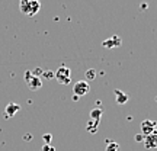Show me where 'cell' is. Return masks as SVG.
I'll return each mask as SVG.
<instances>
[{"label": "cell", "mask_w": 157, "mask_h": 151, "mask_svg": "<svg viewBox=\"0 0 157 151\" xmlns=\"http://www.w3.org/2000/svg\"><path fill=\"white\" fill-rule=\"evenodd\" d=\"M93 77H95V71H93V70H89V71H87V78L92 80Z\"/></svg>", "instance_id": "13"}, {"label": "cell", "mask_w": 157, "mask_h": 151, "mask_svg": "<svg viewBox=\"0 0 157 151\" xmlns=\"http://www.w3.org/2000/svg\"><path fill=\"white\" fill-rule=\"evenodd\" d=\"M51 138H52V137H51V134L50 135H48V134L44 135V140H45V142H47V144H48V142H51Z\"/></svg>", "instance_id": "14"}, {"label": "cell", "mask_w": 157, "mask_h": 151, "mask_svg": "<svg viewBox=\"0 0 157 151\" xmlns=\"http://www.w3.org/2000/svg\"><path fill=\"white\" fill-rule=\"evenodd\" d=\"M101 115H102V109H101V108H98V109H93V111L90 112V116H92V119H96V122H99V119H101Z\"/></svg>", "instance_id": "11"}, {"label": "cell", "mask_w": 157, "mask_h": 151, "mask_svg": "<svg viewBox=\"0 0 157 151\" xmlns=\"http://www.w3.org/2000/svg\"><path fill=\"white\" fill-rule=\"evenodd\" d=\"M25 81H26V84L29 86V89H32V90H36L42 86V81H41V78L36 76V73H31V71H26V73H25Z\"/></svg>", "instance_id": "4"}, {"label": "cell", "mask_w": 157, "mask_h": 151, "mask_svg": "<svg viewBox=\"0 0 157 151\" xmlns=\"http://www.w3.org/2000/svg\"><path fill=\"white\" fill-rule=\"evenodd\" d=\"M106 151H119V144L115 141H108L106 142Z\"/></svg>", "instance_id": "10"}, {"label": "cell", "mask_w": 157, "mask_h": 151, "mask_svg": "<svg viewBox=\"0 0 157 151\" xmlns=\"http://www.w3.org/2000/svg\"><path fill=\"white\" fill-rule=\"evenodd\" d=\"M73 92H74V96H86L87 93L90 92V84L86 81V80H80V81H76L73 86Z\"/></svg>", "instance_id": "3"}, {"label": "cell", "mask_w": 157, "mask_h": 151, "mask_svg": "<svg viewBox=\"0 0 157 151\" xmlns=\"http://www.w3.org/2000/svg\"><path fill=\"white\" fill-rule=\"evenodd\" d=\"M119 45H121V38H118L117 35H113L112 38L108 39V41H103V47H106V48H115Z\"/></svg>", "instance_id": "8"}, {"label": "cell", "mask_w": 157, "mask_h": 151, "mask_svg": "<svg viewBox=\"0 0 157 151\" xmlns=\"http://www.w3.org/2000/svg\"><path fill=\"white\" fill-rule=\"evenodd\" d=\"M19 9L26 16H35L41 9V3H39V0H21Z\"/></svg>", "instance_id": "1"}, {"label": "cell", "mask_w": 157, "mask_h": 151, "mask_svg": "<svg viewBox=\"0 0 157 151\" xmlns=\"http://www.w3.org/2000/svg\"><path fill=\"white\" fill-rule=\"evenodd\" d=\"M143 141H144V147H146L147 150H154V148H157V131L150 135H147V137H144Z\"/></svg>", "instance_id": "6"}, {"label": "cell", "mask_w": 157, "mask_h": 151, "mask_svg": "<svg viewBox=\"0 0 157 151\" xmlns=\"http://www.w3.org/2000/svg\"><path fill=\"white\" fill-rule=\"evenodd\" d=\"M54 77L57 78V81L60 84H70L71 81V70L66 66H61L54 74Z\"/></svg>", "instance_id": "2"}, {"label": "cell", "mask_w": 157, "mask_h": 151, "mask_svg": "<svg viewBox=\"0 0 157 151\" xmlns=\"http://www.w3.org/2000/svg\"><path fill=\"white\" fill-rule=\"evenodd\" d=\"M19 111H21V106L17 103H9L5 108V115H6V118H12V116H15V113H17Z\"/></svg>", "instance_id": "7"}, {"label": "cell", "mask_w": 157, "mask_h": 151, "mask_svg": "<svg viewBox=\"0 0 157 151\" xmlns=\"http://www.w3.org/2000/svg\"><path fill=\"white\" fill-rule=\"evenodd\" d=\"M42 150H44V151H56V150H54V147H51V145H47V144H45V145L42 147Z\"/></svg>", "instance_id": "12"}, {"label": "cell", "mask_w": 157, "mask_h": 151, "mask_svg": "<svg viewBox=\"0 0 157 151\" xmlns=\"http://www.w3.org/2000/svg\"><path fill=\"white\" fill-rule=\"evenodd\" d=\"M115 96H117V103L118 105H125L129 99V96L127 95V93L121 92V90H115Z\"/></svg>", "instance_id": "9"}, {"label": "cell", "mask_w": 157, "mask_h": 151, "mask_svg": "<svg viewBox=\"0 0 157 151\" xmlns=\"http://www.w3.org/2000/svg\"><path fill=\"white\" fill-rule=\"evenodd\" d=\"M143 140H144V137H143V135H141V134L135 135V141H143Z\"/></svg>", "instance_id": "15"}, {"label": "cell", "mask_w": 157, "mask_h": 151, "mask_svg": "<svg viewBox=\"0 0 157 151\" xmlns=\"http://www.w3.org/2000/svg\"><path fill=\"white\" fill-rule=\"evenodd\" d=\"M156 126H157L156 121H151V119H144V121L141 122V135H143V137H147V135L156 132L157 131Z\"/></svg>", "instance_id": "5"}]
</instances>
